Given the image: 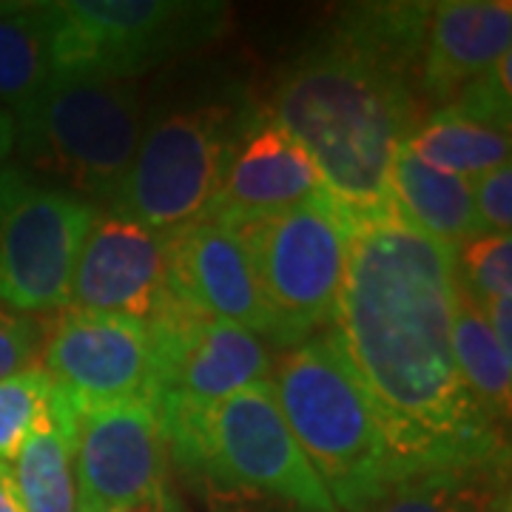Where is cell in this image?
I'll return each instance as SVG.
<instances>
[{
    "label": "cell",
    "mask_w": 512,
    "mask_h": 512,
    "mask_svg": "<svg viewBox=\"0 0 512 512\" xmlns=\"http://www.w3.org/2000/svg\"><path fill=\"white\" fill-rule=\"evenodd\" d=\"M458 299V248L421 234L393 208L350 225L348 271L330 330L407 478L495 470L501 461V427L458 373Z\"/></svg>",
    "instance_id": "6da1fadb"
},
{
    "label": "cell",
    "mask_w": 512,
    "mask_h": 512,
    "mask_svg": "<svg viewBox=\"0 0 512 512\" xmlns=\"http://www.w3.org/2000/svg\"><path fill=\"white\" fill-rule=\"evenodd\" d=\"M419 100L404 74L336 32L279 77L265 114L311 157L328 200L356 225L393 208L390 168L421 123Z\"/></svg>",
    "instance_id": "7a4b0ae2"
},
{
    "label": "cell",
    "mask_w": 512,
    "mask_h": 512,
    "mask_svg": "<svg viewBox=\"0 0 512 512\" xmlns=\"http://www.w3.org/2000/svg\"><path fill=\"white\" fill-rule=\"evenodd\" d=\"M271 373L285 424L336 510L367 512L407 478L333 330L285 348Z\"/></svg>",
    "instance_id": "3957f363"
},
{
    "label": "cell",
    "mask_w": 512,
    "mask_h": 512,
    "mask_svg": "<svg viewBox=\"0 0 512 512\" xmlns=\"http://www.w3.org/2000/svg\"><path fill=\"white\" fill-rule=\"evenodd\" d=\"M160 424L168 456L188 476L293 512H339L288 430L271 382L248 384L202 410L163 407Z\"/></svg>",
    "instance_id": "277c9868"
},
{
    "label": "cell",
    "mask_w": 512,
    "mask_h": 512,
    "mask_svg": "<svg viewBox=\"0 0 512 512\" xmlns=\"http://www.w3.org/2000/svg\"><path fill=\"white\" fill-rule=\"evenodd\" d=\"M137 80L55 77L35 117L18 128L20 151L83 200H117L146 131Z\"/></svg>",
    "instance_id": "5b68a950"
},
{
    "label": "cell",
    "mask_w": 512,
    "mask_h": 512,
    "mask_svg": "<svg viewBox=\"0 0 512 512\" xmlns=\"http://www.w3.org/2000/svg\"><path fill=\"white\" fill-rule=\"evenodd\" d=\"M55 77L137 80L220 35L225 3L211 0H57L46 3Z\"/></svg>",
    "instance_id": "8992f818"
},
{
    "label": "cell",
    "mask_w": 512,
    "mask_h": 512,
    "mask_svg": "<svg viewBox=\"0 0 512 512\" xmlns=\"http://www.w3.org/2000/svg\"><path fill=\"white\" fill-rule=\"evenodd\" d=\"M245 117L225 103L180 106L148 120L109 211L157 234L205 220L220 194Z\"/></svg>",
    "instance_id": "52a82bcc"
},
{
    "label": "cell",
    "mask_w": 512,
    "mask_h": 512,
    "mask_svg": "<svg viewBox=\"0 0 512 512\" xmlns=\"http://www.w3.org/2000/svg\"><path fill=\"white\" fill-rule=\"evenodd\" d=\"M254 265L282 348L328 330L348 271L350 222L322 197L234 228Z\"/></svg>",
    "instance_id": "ba28073f"
},
{
    "label": "cell",
    "mask_w": 512,
    "mask_h": 512,
    "mask_svg": "<svg viewBox=\"0 0 512 512\" xmlns=\"http://www.w3.org/2000/svg\"><path fill=\"white\" fill-rule=\"evenodd\" d=\"M97 217L94 202L0 163V305L26 316L66 311Z\"/></svg>",
    "instance_id": "9c48e42d"
},
{
    "label": "cell",
    "mask_w": 512,
    "mask_h": 512,
    "mask_svg": "<svg viewBox=\"0 0 512 512\" xmlns=\"http://www.w3.org/2000/svg\"><path fill=\"white\" fill-rule=\"evenodd\" d=\"M40 365L80 407L117 402L157 404L154 339L146 322L66 308L46 325Z\"/></svg>",
    "instance_id": "30bf717a"
},
{
    "label": "cell",
    "mask_w": 512,
    "mask_h": 512,
    "mask_svg": "<svg viewBox=\"0 0 512 512\" xmlns=\"http://www.w3.org/2000/svg\"><path fill=\"white\" fill-rule=\"evenodd\" d=\"M148 330L157 362V410H202L248 384L271 382V348L234 322L197 316L171 302Z\"/></svg>",
    "instance_id": "8fae6325"
},
{
    "label": "cell",
    "mask_w": 512,
    "mask_h": 512,
    "mask_svg": "<svg viewBox=\"0 0 512 512\" xmlns=\"http://www.w3.org/2000/svg\"><path fill=\"white\" fill-rule=\"evenodd\" d=\"M74 473L80 512L120 510L171 493L157 404L137 399L80 407Z\"/></svg>",
    "instance_id": "7c38bea8"
},
{
    "label": "cell",
    "mask_w": 512,
    "mask_h": 512,
    "mask_svg": "<svg viewBox=\"0 0 512 512\" xmlns=\"http://www.w3.org/2000/svg\"><path fill=\"white\" fill-rule=\"evenodd\" d=\"M171 302L168 234L123 214L100 211L74 268L69 308L131 316L148 325Z\"/></svg>",
    "instance_id": "4fadbf2b"
},
{
    "label": "cell",
    "mask_w": 512,
    "mask_h": 512,
    "mask_svg": "<svg viewBox=\"0 0 512 512\" xmlns=\"http://www.w3.org/2000/svg\"><path fill=\"white\" fill-rule=\"evenodd\" d=\"M168 293L188 313L234 322L282 345L254 265L234 228L200 220L168 234Z\"/></svg>",
    "instance_id": "5bb4252c"
},
{
    "label": "cell",
    "mask_w": 512,
    "mask_h": 512,
    "mask_svg": "<svg viewBox=\"0 0 512 512\" xmlns=\"http://www.w3.org/2000/svg\"><path fill=\"white\" fill-rule=\"evenodd\" d=\"M322 197L328 194L311 157L262 111L239 131L220 194L205 220L237 228Z\"/></svg>",
    "instance_id": "9a60e30c"
},
{
    "label": "cell",
    "mask_w": 512,
    "mask_h": 512,
    "mask_svg": "<svg viewBox=\"0 0 512 512\" xmlns=\"http://www.w3.org/2000/svg\"><path fill=\"white\" fill-rule=\"evenodd\" d=\"M512 46L507 0L430 3L419 60V94L450 103L478 74L493 69Z\"/></svg>",
    "instance_id": "2e32d148"
},
{
    "label": "cell",
    "mask_w": 512,
    "mask_h": 512,
    "mask_svg": "<svg viewBox=\"0 0 512 512\" xmlns=\"http://www.w3.org/2000/svg\"><path fill=\"white\" fill-rule=\"evenodd\" d=\"M390 205L421 234L453 248L484 234L473 202V183L421 163L407 143L399 146L390 168Z\"/></svg>",
    "instance_id": "e0dca14e"
},
{
    "label": "cell",
    "mask_w": 512,
    "mask_h": 512,
    "mask_svg": "<svg viewBox=\"0 0 512 512\" xmlns=\"http://www.w3.org/2000/svg\"><path fill=\"white\" fill-rule=\"evenodd\" d=\"M77 413L80 404L60 387H52L49 416L12 458V476L26 512L77 510Z\"/></svg>",
    "instance_id": "ac0fdd59"
},
{
    "label": "cell",
    "mask_w": 512,
    "mask_h": 512,
    "mask_svg": "<svg viewBox=\"0 0 512 512\" xmlns=\"http://www.w3.org/2000/svg\"><path fill=\"white\" fill-rule=\"evenodd\" d=\"M55 80L46 3H12L0 15V109L15 120V131L35 117Z\"/></svg>",
    "instance_id": "d6986e66"
},
{
    "label": "cell",
    "mask_w": 512,
    "mask_h": 512,
    "mask_svg": "<svg viewBox=\"0 0 512 512\" xmlns=\"http://www.w3.org/2000/svg\"><path fill=\"white\" fill-rule=\"evenodd\" d=\"M404 143L421 163L470 183L510 163V128L478 123L450 109L433 111Z\"/></svg>",
    "instance_id": "ffe728a7"
},
{
    "label": "cell",
    "mask_w": 512,
    "mask_h": 512,
    "mask_svg": "<svg viewBox=\"0 0 512 512\" xmlns=\"http://www.w3.org/2000/svg\"><path fill=\"white\" fill-rule=\"evenodd\" d=\"M453 353L464 384L484 407V413L501 427L510 416L512 356L498 345L487 313L464 288L453 322Z\"/></svg>",
    "instance_id": "44dd1931"
},
{
    "label": "cell",
    "mask_w": 512,
    "mask_h": 512,
    "mask_svg": "<svg viewBox=\"0 0 512 512\" xmlns=\"http://www.w3.org/2000/svg\"><path fill=\"white\" fill-rule=\"evenodd\" d=\"M52 376L46 367L32 365L9 379H0V461L12 464L23 441L49 416Z\"/></svg>",
    "instance_id": "7402d4cb"
},
{
    "label": "cell",
    "mask_w": 512,
    "mask_h": 512,
    "mask_svg": "<svg viewBox=\"0 0 512 512\" xmlns=\"http://www.w3.org/2000/svg\"><path fill=\"white\" fill-rule=\"evenodd\" d=\"M461 288L487 308L493 299L512 293V237L478 234L458 245Z\"/></svg>",
    "instance_id": "603a6c76"
},
{
    "label": "cell",
    "mask_w": 512,
    "mask_h": 512,
    "mask_svg": "<svg viewBox=\"0 0 512 512\" xmlns=\"http://www.w3.org/2000/svg\"><path fill=\"white\" fill-rule=\"evenodd\" d=\"M473 473L478 470H433L404 478L367 512H456L458 498Z\"/></svg>",
    "instance_id": "cb8c5ba5"
},
{
    "label": "cell",
    "mask_w": 512,
    "mask_h": 512,
    "mask_svg": "<svg viewBox=\"0 0 512 512\" xmlns=\"http://www.w3.org/2000/svg\"><path fill=\"white\" fill-rule=\"evenodd\" d=\"M512 55H504L493 69L478 74L476 80H470L464 89H458L456 97L444 106V109L456 111L461 117H470L478 123H490V126L510 128V80Z\"/></svg>",
    "instance_id": "d4e9b609"
},
{
    "label": "cell",
    "mask_w": 512,
    "mask_h": 512,
    "mask_svg": "<svg viewBox=\"0 0 512 512\" xmlns=\"http://www.w3.org/2000/svg\"><path fill=\"white\" fill-rule=\"evenodd\" d=\"M43 348V322L0 305V379L37 365Z\"/></svg>",
    "instance_id": "484cf974"
},
{
    "label": "cell",
    "mask_w": 512,
    "mask_h": 512,
    "mask_svg": "<svg viewBox=\"0 0 512 512\" xmlns=\"http://www.w3.org/2000/svg\"><path fill=\"white\" fill-rule=\"evenodd\" d=\"M473 202L484 234H510L512 168L510 163L473 180Z\"/></svg>",
    "instance_id": "4316f807"
},
{
    "label": "cell",
    "mask_w": 512,
    "mask_h": 512,
    "mask_svg": "<svg viewBox=\"0 0 512 512\" xmlns=\"http://www.w3.org/2000/svg\"><path fill=\"white\" fill-rule=\"evenodd\" d=\"M456 512H510L507 490L498 481V467L478 470L470 476L464 493L458 498Z\"/></svg>",
    "instance_id": "83f0119b"
},
{
    "label": "cell",
    "mask_w": 512,
    "mask_h": 512,
    "mask_svg": "<svg viewBox=\"0 0 512 512\" xmlns=\"http://www.w3.org/2000/svg\"><path fill=\"white\" fill-rule=\"evenodd\" d=\"M484 313H487V322H490V330L495 333L498 345L512 356V293L493 299L484 308Z\"/></svg>",
    "instance_id": "f1b7e54d"
},
{
    "label": "cell",
    "mask_w": 512,
    "mask_h": 512,
    "mask_svg": "<svg viewBox=\"0 0 512 512\" xmlns=\"http://www.w3.org/2000/svg\"><path fill=\"white\" fill-rule=\"evenodd\" d=\"M0 512H26L18 495V487H15L12 467L3 464V461H0Z\"/></svg>",
    "instance_id": "f546056e"
},
{
    "label": "cell",
    "mask_w": 512,
    "mask_h": 512,
    "mask_svg": "<svg viewBox=\"0 0 512 512\" xmlns=\"http://www.w3.org/2000/svg\"><path fill=\"white\" fill-rule=\"evenodd\" d=\"M103 512H183L180 501L174 498V493H165L154 501L146 504H134V507H120V510H103Z\"/></svg>",
    "instance_id": "4dcf8cb0"
},
{
    "label": "cell",
    "mask_w": 512,
    "mask_h": 512,
    "mask_svg": "<svg viewBox=\"0 0 512 512\" xmlns=\"http://www.w3.org/2000/svg\"><path fill=\"white\" fill-rule=\"evenodd\" d=\"M18 143V131H15V120L0 109V163H6V157L12 154V148Z\"/></svg>",
    "instance_id": "1f68e13d"
},
{
    "label": "cell",
    "mask_w": 512,
    "mask_h": 512,
    "mask_svg": "<svg viewBox=\"0 0 512 512\" xmlns=\"http://www.w3.org/2000/svg\"><path fill=\"white\" fill-rule=\"evenodd\" d=\"M12 3H15V0H9V3H6V0H0V15H3V12H9V9H12Z\"/></svg>",
    "instance_id": "d6a6232c"
}]
</instances>
